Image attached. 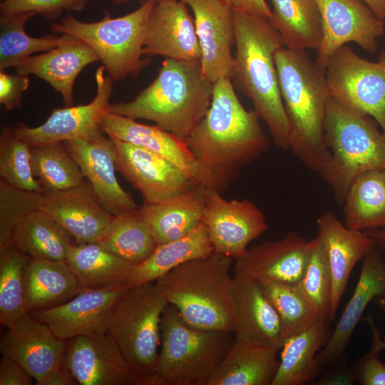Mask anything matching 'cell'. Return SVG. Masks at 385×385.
<instances>
[{
    "mask_svg": "<svg viewBox=\"0 0 385 385\" xmlns=\"http://www.w3.org/2000/svg\"><path fill=\"white\" fill-rule=\"evenodd\" d=\"M260 119L255 111L242 106L230 78L214 83L210 108L185 141L219 191L269 149Z\"/></svg>",
    "mask_w": 385,
    "mask_h": 385,
    "instance_id": "cell-1",
    "label": "cell"
},
{
    "mask_svg": "<svg viewBox=\"0 0 385 385\" xmlns=\"http://www.w3.org/2000/svg\"><path fill=\"white\" fill-rule=\"evenodd\" d=\"M274 60L290 128L289 149L308 168L320 173L330 158L324 131L330 98L326 70L306 50L283 46Z\"/></svg>",
    "mask_w": 385,
    "mask_h": 385,
    "instance_id": "cell-2",
    "label": "cell"
},
{
    "mask_svg": "<svg viewBox=\"0 0 385 385\" xmlns=\"http://www.w3.org/2000/svg\"><path fill=\"white\" fill-rule=\"evenodd\" d=\"M235 54L230 80L250 98L274 145L289 148L290 128L281 96L274 56L284 46L267 19L233 9Z\"/></svg>",
    "mask_w": 385,
    "mask_h": 385,
    "instance_id": "cell-3",
    "label": "cell"
},
{
    "mask_svg": "<svg viewBox=\"0 0 385 385\" xmlns=\"http://www.w3.org/2000/svg\"><path fill=\"white\" fill-rule=\"evenodd\" d=\"M214 83L204 76L200 60L165 58L155 80L134 99L110 105V111L151 120L187 138L210 108Z\"/></svg>",
    "mask_w": 385,
    "mask_h": 385,
    "instance_id": "cell-4",
    "label": "cell"
},
{
    "mask_svg": "<svg viewBox=\"0 0 385 385\" xmlns=\"http://www.w3.org/2000/svg\"><path fill=\"white\" fill-rule=\"evenodd\" d=\"M232 258L216 252L174 268L155 282L189 325L233 333Z\"/></svg>",
    "mask_w": 385,
    "mask_h": 385,
    "instance_id": "cell-5",
    "label": "cell"
},
{
    "mask_svg": "<svg viewBox=\"0 0 385 385\" xmlns=\"http://www.w3.org/2000/svg\"><path fill=\"white\" fill-rule=\"evenodd\" d=\"M377 124L371 117L329 98L324 131L330 158L320 174L342 205L359 175L385 169V132L379 130Z\"/></svg>",
    "mask_w": 385,
    "mask_h": 385,
    "instance_id": "cell-6",
    "label": "cell"
},
{
    "mask_svg": "<svg viewBox=\"0 0 385 385\" xmlns=\"http://www.w3.org/2000/svg\"><path fill=\"white\" fill-rule=\"evenodd\" d=\"M168 304L155 282L131 287L111 309L106 333L116 342L136 385H157L160 322Z\"/></svg>",
    "mask_w": 385,
    "mask_h": 385,
    "instance_id": "cell-7",
    "label": "cell"
},
{
    "mask_svg": "<svg viewBox=\"0 0 385 385\" xmlns=\"http://www.w3.org/2000/svg\"><path fill=\"white\" fill-rule=\"evenodd\" d=\"M232 334L195 328L168 304L160 322L157 385H207L234 339Z\"/></svg>",
    "mask_w": 385,
    "mask_h": 385,
    "instance_id": "cell-8",
    "label": "cell"
},
{
    "mask_svg": "<svg viewBox=\"0 0 385 385\" xmlns=\"http://www.w3.org/2000/svg\"><path fill=\"white\" fill-rule=\"evenodd\" d=\"M156 3L146 0L136 10L117 18L106 11L103 18L95 22H83L67 15L51 24V30L86 43L112 81H122L138 75L150 63L149 58L142 56L148 18Z\"/></svg>",
    "mask_w": 385,
    "mask_h": 385,
    "instance_id": "cell-9",
    "label": "cell"
},
{
    "mask_svg": "<svg viewBox=\"0 0 385 385\" xmlns=\"http://www.w3.org/2000/svg\"><path fill=\"white\" fill-rule=\"evenodd\" d=\"M326 76L330 98L342 106L374 118L385 132V66L339 48L329 58Z\"/></svg>",
    "mask_w": 385,
    "mask_h": 385,
    "instance_id": "cell-10",
    "label": "cell"
},
{
    "mask_svg": "<svg viewBox=\"0 0 385 385\" xmlns=\"http://www.w3.org/2000/svg\"><path fill=\"white\" fill-rule=\"evenodd\" d=\"M99 66L96 72L97 92L92 101L86 105L55 108L47 120L37 127L19 123L16 134L30 147H36L72 140L88 139L104 134L102 122L110 111L109 100L113 81Z\"/></svg>",
    "mask_w": 385,
    "mask_h": 385,
    "instance_id": "cell-11",
    "label": "cell"
},
{
    "mask_svg": "<svg viewBox=\"0 0 385 385\" xmlns=\"http://www.w3.org/2000/svg\"><path fill=\"white\" fill-rule=\"evenodd\" d=\"M220 192L205 187L202 222L214 251L236 260L267 230L268 225L263 212L251 200H227Z\"/></svg>",
    "mask_w": 385,
    "mask_h": 385,
    "instance_id": "cell-12",
    "label": "cell"
},
{
    "mask_svg": "<svg viewBox=\"0 0 385 385\" xmlns=\"http://www.w3.org/2000/svg\"><path fill=\"white\" fill-rule=\"evenodd\" d=\"M320 13L322 38L316 62L326 70L332 54L341 46L354 42L374 52L384 32L379 19L363 0H315Z\"/></svg>",
    "mask_w": 385,
    "mask_h": 385,
    "instance_id": "cell-13",
    "label": "cell"
},
{
    "mask_svg": "<svg viewBox=\"0 0 385 385\" xmlns=\"http://www.w3.org/2000/svg\"><path fill=\"white\" fill-rule=\"evenodd\" d=\"M111 140L116 170L140 192L144 204L165 201L198 185L162 156L136 145Z\"/></svg>",
    "mask_w": 385,
    "mask_h": 385,
    "instance_id": "cell-14",
    "label": "cell"
},
{
    "mask_svg": "<svg viewBox=\"0 0 385 385\" xmlns=\"http://www.w3.org/2000/svg\"><path fill=\"white\" fill-rule=\"evenodd\" d=\"M65 360L78 384L136 385L128 361L107 333L68 339Z\"/></svg>",
    "mask_w": 385,
    "mask_h": 385,
    "instance_id": "cell-15",
    "label": "cell"
},
{
    "mask_svg": "<svg viewBox=\"0 0 385 385\" xmlns=\"http://www.w3.org/2000/svg\"><path fill=\"white\" fill-rule=\"evenodd\" d=\"M66 342L29 313L1 337L0 351L21 365L36 384L41 385L63 361Z\"/></svg>",
    "mask_w": 385,
    "mask_h": 385,
    "instance_id": "cell-16",
    "label": "cell"
},
{
    "mask_svg": "<svg viewBox=\"0 0 385 385\" xmlns=\"http://www.w3.org/2000/svg\"><path fill=\"white\" fill-rule=\"evenodd\" d=\"M182 1L193 13L202 74L213 83L220 78H230L235 64L233 9L222 0Z\"/></svg>",
    "mask_w": 385,
    "mask_h": 385,
    "instance_id": "cell-17",
    "label": "cell"
},
{
    "mask_svg": "<svg viewBox=\"0 0 385 385\" xmlns=\"http://www.w3.org/2000/svg\"><path fill=\"white\" fill-rule=\"evenodd\" d=\"M102 127L110 138L146 148L168 160L198 185L216 190L211 175L201 166L184 139L160 127L109 111Z\"/></svg>",
    "mask_w": 385,
    "mask_h": 385,
    "instance_id": "cell-18",
    "label": "cell"
},
{
    "mask_svg": "<svg viewBox=\"0 0 385 385\" xmlns=\"http://www.w3.org/2000/svg\"><path fill=\"white\" fill-rule=\"evenodd\" d=\"M230 297L234 338L247 344L280 350L284 341L281 321L258 282L235 274Z\"/></svg>",
    "mask_w": 385,
    "mask_h": 385,
    "instance_id": "cell-19",
    "label": "cell"
},
{
    "mask_svg": "<svg viewBox=\"0 0 385 385\" xmlns=\"http://www.w3.org/2000/svg\"><path fill=\"white\" fill-rule=\"evenodd\" d=\"M128 288L127 284H118L83 289L62 304L29 314L46 324L63 340L78 335L104 334L111 309Z\"/></svg>",
    "mask_w": 385,
    "mask_h": 385,
    "instance_id": "cell-20",
    "label": "cell"
},
{
    "mask_svg": "<svg viewBox=\"0 0 385 385\" xmlns=\"http://www.w3.org/2000/svg\"><path fill=\"white\" fill-rule=\"evenodd\" d=\"M63 143L108 211L118 215L138 210L130 194L123 189L117 180L113 143L110 138L101 134L88 139Z\"/></svg>",
    "mask_w": 385,
    "mask_h": 385,
    "instance_id": "cell-21",
    "label": "cell"
},
{
    "mask_svg": "<svg viewBox=\"0 0 385 385\" xmlns=\"http://www.w3.org/2000/svg\"><path fill=\"white\" fill-rule=\"evenodd\" d=\"M39 210L61 225L76 245L97 242L114 217L86 180L67 190L42 192Z\"/></svg>",
    "mask_w": 385,
    "mask_h": 385,
    "instance_id": "cell-22",
    "label": "cell"
},
{
    "mask_svg": "<svg viewBox=\"0 0 385 385\" xmlns=\"http://www.w3.org/2000/svg\"><path fill=\"white\" fill-rule=\"evenodd\" d=\"M310 240L294 232L277 241H266L247 249L235 260V274L257 282L298 284L309 257Z\"/></svg>",
    "mask_w": 385,
    "mask_h": 385,
    "instance_id": "cell-23",
    "label": "cell"
},
{
    "mask_svg": "<svg viewBox=\"0 0 385 385\" xmlns=\"http://www.w3.org/2000/svg\"><path fill=\"white\" fill-rule=\"evenodd\" d=\"M143 54L175 60L200 61L201 48L194 18L182 0L155 4L148 21Z\"/></svg>",
    "mask_w": 385,
    "mask_h": 385,
    "instance_id": "cell-24",
    "label": "cell"
},
{
    "mask_svg": "<svg viewBox=\"0 0 385 385\" xmlns=\"http://www.w3.org/2000/svg\"><path fill=\"white\" fill-rule=\"evenodd\" d=\"M317 236L328 257L332 277L329 321H333L355 265L375 247L374 240L365 232L351 229L330 211L317 220Z\"/></svg>",
    "mask_w": 385,
    "mask_h": 385,
    "instance_id": "cell-25",
    "label": "cell"
},
{
    "mask_svg": "<svg viewBox=\"0 0 385 385\" xmlns=\"http://www.w3.org/2000/svg\"><path fill=\"white\" fill-rule=\"evenodd\" d=\"M363 259L354 291L335 329L317 356L320 367L332 365L342 357L369 303L376 297H385V260L375 247Z\"/></svg>",
    "mask_w": 385,
    "mask_h": 385,
    "instance_id": "cell-26",
    "label": "cell"
},
{
    "mask_svg": "<svg viewBox=\"0 0 385 385\" xmlns=\"http://www.w3.org/2000/svg\"><path fill=\"white\" fill-rule=\"evenodd\" d=\"M100 61L96 53L82 40L71 36L49 51L32 55L15 68L17 73L32 74L47 82L63 97L66 106L73 104V85L81 71Z\"/></svg>",
    "mask_w": 385,
    "mask_h": 385,
    "instance_id": "cell-27",
    "label": "cell"
},
{
    "mask_svg": "<svg viewBox=\"0 0 385 385\" xmlns=\"http://www.w3.org/2000/svg\"><path fill=\"white\" fill-rule=\"evenodd\" d=\"M205 188L197 185L165 201L143 204L138 208L139 217L148 227L157 245L186 235L202 222Z\"/></svg>",
    "mask_w": 385,
    "mask_h": 385,
    "instance_id": "cell-28",
    "label": "cell"
},
{
    "mask_svg": "<svg viewBox=\"0 0 385 385\" xmlns=\"http://www.w3.org/2000/svg\"><path fill=\"white\" fill-rule=\"evenodd\" d=\"M82 289L66 260L29 257L24 270V294L29 312L62 304Z\"/></svg>",
    "mask_w": 385,
    "mask_h": 385,
    "instance_id": "cell-29",
    "label": "cell"
},
{
    "mask_svg": "<svg viewBox=\"0 0 385 385\" xmlns=\"http://www.w3.org/2000/svg\"><path fill=\"white\" fill-rule=\"evenodd\" d=\"M279 351L234 338L207 385H271L279 367Z\"/></svg>",
    "mask_w": 385,
    "mask_h": 385,
    "instance_id": "cell-30",
    "label": "cell"
},
{
    "mask_svg": "<svg viewBox=\"0 0 385 385\" xmlns=\"http://www.w3.org/2000/svg\"><path fill=\"white\" fill-rule=\"evenodd\" d=\"M328 322L321 318L305 330L284 339L279 367L271 385H301L319 375L317 356L328 339Z\"/></svg>",
    "mask_w": 385,
    "mask_h": 385,
    "instance_id": "cell-31",
    "label": "cell"
},
{
    "mask_svg": "<svg viewBox=\"0 0 385 385\" xmlns=\"http://www.w3.org/2000/svg\"><path fill=\"white\" fill-rule=\"evenodd\" d=\"M214 252L207 229L201 222L186 235L158 245L143 262L134 265L127 279L129 287L155 282L168 272L190 260L205 257Z\"/></svg>",
    "mask_w": 385,
    "mask_h": 385,
    "instance_id": "cell-32",
    "label": "cell"
},
{
    "mask_svg": "<svg viewBox=\"0 0 385 385\" xmlns=\"http://www.w3.org/2000/svg\"><path fill=\"white\" fill-rule=\"evenodd\" d=\"M267 19L290 49L319 48L322 38L320 13L315 0H270Z\"/></svg>",
    "mask_w": 385,
    "mask_h": 385,
    "instance_id": "cell-33",
    "label": "cell"
},
{
    "mask_svg": "<svg viewBox=\"0 0 385 385\" xmlns=\"http://www.w3.org/2000/svg\"><path fill=\"white\" fill-rule=\"evenodd\" d=\"M342 205L346 227L362 232L385 229V169L359 175L350 185Z\"/></svg>",
    "mask_w": 385,
    "mask_h": 385,
    "instance_id": "cell-34",
    "label": "cell"
},
{
    "mask_svg": "<svg viewBox=\"0 0 385 385\" xmlns=\"http://www.w3.org/2000/svg\"><path fill=\"white\" fill-rule=\"evenodd\" d=\"M66 261L82 289L127 284V279L134 267L97 242L73 244Z\"/></svg>",
    "mask_w": 385,
    "mask_h": 385,
    "instance_id": "cell-35",
    "label": "cell"
},
{
    "mask_svg": "<svg viewBox=\"0 0 385 385\" xmlns=\"http://www.w3.org/2000/svg\"><path fill=\"white\" fill-rule=\"evenodd\" d=\"M71 236L56 220L38 209L19 222L13 233L12 242L29 257L66 260L73 245Z\"/></svg>",
    "mask_w": 385,
    "mask_h": 385,
    "instance_id": "cell-36",
    "label": "cell"
},
{
    "mask_svg": "<svg viewBox=\"0 0 385 385\" xmlns=\"http://www.w3.org/2000/svg\"><path fill=\"white\" fill-rule=\"evenodd\" d=\"M38 14L24 12L0 17V71L16 67L33 53L49 51L67 41L70 35L33 37L25 31L26 23Z\"/></svg>",
    "mask_w": 385,
    "mask_h": 385,
    "instance_id": "cell-37",
    "label": "cell"
},
{
    "mask_svg": "<svg viewBox=\"0 0 385 385\" xmlns=\"http://www.w3.org/2000/svg\"><path fill=\"white\" fill-rule=\"evenodd\" d=\"M137 210L114 215L97 241L105 249L134 265L145 261L157 246Z\"/></svg>",
    "mask_w": 385,
    "mask_h": 385,
    "instance_id": "cell-38",
    "label": "cell"
},
{
    "mask_svg": "<svg viewBox=\"0 0 385 385\" xmlns=\"http://www.w3.org/2000/svg\"><path fill=\"white\" fill-rule=\"evenodd\" d=\"M31 164L43 192L67 190L85 181L79 165L63 142L31 147Z\"/></svg>",
    "mask_w": 385,
    "mask_h": 385,
    "instance_id": "cell-39",
    "label": "cell"
},
{
    "mask_svg": "<svg viewBox=\"0 0 385 385\" xmlns=\"http://www.w3.org/2000/svg\"><path fill=\"white\" fill-rule=\"evenodd\" d=\"M29 259L13 242L0 248V324L6 328L29 313L24 294Z\"/></svg>",
    "mask_w": 385,
    "mask_h": 385,
    "instance_id": "cell-40",
    "label": "cell"
},
{
    "mask_svg": "<svg viewBox=\"0 0 385 385\" xmlns=\"http://www.w3.org/2000/svg\"><path fill=\"white\" fill-rule=\"evenodd\" d=\"M257 282L279 317L284 339L305 330L321 319L298 284Z\"/></svg>",
    "mask_w": 385,
    "mask_h": 385,
    "instance_id": "cell-41",
    "label": "cell"
},
{
    "mask_svg": "<svg viewBox=\"0 0 385 385\" xmlns=\"http://www.w3.org/2000/svg\"><path fill=\"white\" fill-rule=\"evenodd\" d=\"M0 175L14 187L43 192L32 172L31 147L18 137L14 128L4 127L1 130Z\"/></svg>",
    "mask_w": 385,
    "mask_h": 385,
    "instance_id": "cell-42",
    "label": "cell"
},
{
    "mask_svg": "<svg viewBox=\"0 0 385 385\" xmlns=\"http://www.w3.org/2000/svg\"><path fill=\"white\" fill-rule=\"evenodd\" d=\"M298 285L320 317L329 321L332 277L325 247L317 235L310 240L306 270Z\"/></svg>",
    "mask_w": 385,
    "mask_h": 385,
    "instance_id": "cell-43",
    "label": "cell"
},
{
    "mask_svg": "<svg viewBox=\"0 0 385 385\" xmlns=\"http://www.w3.org/2000/svg\"><path fill=\"white\" fill-rule=\"evenodd\" d=\"M41 192L14 187L0 180V248L12 242L15 227L29 213L39 209Z\"/></svg>",
    "mask_w": 385,
    "mask_h": 385,
    "instance_id": "cell-44",
    "label": "cell"
},
{
    "mask_svg": "<svg viewBox=\"0 0 385 385\" xmlns=\"http://www.w3.org/2000/svg\"><path fill=\"white\" fill-rule=\"evenodd\" d=\"M88 0H5L0 4L1 15L35 11L53 21L63 11H83Z\"/></svg>",
    "mask_w": 385,
    "mask_h": 385,
    "instance_id": "cell-45",
    "label": "cell"
},
{
    "mask_svg": "<svg viewBox=\"0 0 385 385\" xmlns=\"http://www.w3.org/2000/svg\"><path fill=\"white\" fill-rule=\"evenodd\" d=\"M366 319L373 336L371 349L361 360L355 376L364 385H385V364L379 357L381 349L377 343L373 319L370 315Z\"/></svg>",
    "mask_w": 385,
    "mask_h": 385,
    "instance_id": "cell-46",
    "label": "cell"
},
{
    "mask_svg": "<svg viewBox=\"0 0 385 385\" xmlns=\"http://www.w3.org/2000/svg\"><path fill=\"white\" fill-rule=\"evenodd\" d=\"M27 75H11L0 71V103L6 110L22 106L24 92L29 86Z\"/></svg>",
    "mask_w": 385,
    "mask_h": 385,
    "instance_id": "cell-47",
    "label": "cell"
},
{
    "mask_svg": "<svg viewBox=\"0 0 385 385\" xmlns=\"http://www.w3.org/2000/svg\"><path fill=\"white\" fill-rule=\"evenodd\" d=\"M33 379L17 362L2 355L0 359V385H31Z\"/></svg>",
    "mask_w": 385,
    "mask_h": 385,
    "instance_id": "cell-48",
    "label": "cell"
},
{
    "mask_svg": "<svg viewBox=\"0 0 385 385\" xmlns=\"http://www.w3.org/2000/svg\"><path fill=\"white\" fill-rule=\"evenodd\" d=\"M232 9L268 19L271 8L266 0H222Z\"/></svg>",
    "mask_w": 385,
    "mask_h": 385,
    "instance_id": "cell-49",
    "label": "cell"
},
{
    "mask_svg": "<svg viewBox=\"0 0 385 385\" xmlns=\"http://www.w3.org/2000/svg\"><path fill=\"white\" fill-rule=\"evenodd\" d=\"M355 378L354 371H349L346 365L340 364L329 370L318 384H352Z\"/></svg>",
    "mask_w": 385,
    "mask_h": 385,
    "instance_id": "cell-50",
    "label": "cell"
},
{
    "mask_svg": "<svg viewBox=\"0 0 385 385\" xmlns=\"http://www.w3.org/2000/svg\"><path fill=\"white\" fill-rule=\"evenodd\" d=\"M77 380L71 373L64 359L62 364L54 370L41 385H76Z\"/></svg>",
    "mask_w": 385,
    "mask_h": 385,
    "instance_id": "cell-51",
    "label": "cell"
},
{
    "mask_svg": "<svg viewBox=\"0 0 385 385\" xmlns=\"http://www.w3.org/2000/svg\"><path fill=\"white\" fill-rule=\"evenodd\" d=\"M365 232L374 240L376 245L385 248V229H375L365 231ZM379 304L385 312V297L379 299Z\"/></svg>",
    "mask_w": 385,
    "mask_h": 385,
    "instance_id": "cell-52",
    "label": "cell"
},
{
    "mask_svg": "<svg viewBox=\"0 0 385 385\" xmlns=\"http://www.w3.org/2000/svg\"><path fill=\"white\" fill-rule=\"evenodd\" d=\"M372 10L375 16L385 21V0H363Z\"/></svg>",
    "mask_w": 385,
    "mask_h": 385,
    "instance_id": "cell-53",
    "label": "cell"
},
{
    "mask_svg": "<svg viewBox=\"0 0 385 385\" xmlns=\"http://www.w3.org/2000/svg\"><path fill=\"white\" fill-rule=\"evenodd\" d=\"M374 329H375V332H376L377 343H378V345H379V348L381 349H384L385 348V341H382L381 339V338H380L381 333H380L379 330L377 329V327L375 325H374Z\"/></svg>",
    "mask_w": 385,
    "mask_h": 385,
    "instance_id": "cell-54",
    "label": "cell"
},
{
    "mask_svg": "<svg viewBox=\"0 0 385 385\" xmlns=\"http://www.w3.org/2000/svg\"><path fill=\"white\" fill-rule=\"evenodd\" d=\"M109 1L115 4H123L132 0H109ZM155 1L156 2H160V1H168V0H155Z\"/></svg>",
    "mask_w": 385,
    "mask_h": 385,
    "instance_id": "cell-55",
    "label": "cell"
},
{
    "mask_svg": "<svg viewBox=\"0 0 385 385\" xmlns=\"http://www.w3.org/2000/svg\"><path fill=\"white\" fill-rule=\"evenodd\" d=\"M379 62L381 63L383 65L385 66V51L381 53L379 58Z\"/></svg>",
    "mask_w": 385,
    "mask_h": 385,
    "instance_id": "cell-56",
    "label": "cell"
},
{
    "mask_svg": "<svg viewBox=\"0 0 385 385\" xmlns=\"http://www.w3.org/2000/svg\"><path fill=\"white\" fill-rule=\"evenodd\" d=\"M1 1H5V0H1Z\"/></svg>",
    "mask_w": 385,
    "mask_h": 385,
    "instance_id": "cell-57",
    "label": "cell"
}]
</instances>
